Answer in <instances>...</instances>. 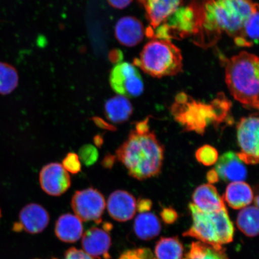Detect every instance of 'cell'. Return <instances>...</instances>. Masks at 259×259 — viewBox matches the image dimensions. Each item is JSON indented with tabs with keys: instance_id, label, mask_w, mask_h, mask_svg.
Segmentation results:
<instances>
[{
	"instance_id": "cell-13",
	"label": "cell",
	"mask_w": 259,
	"mask_h": 259,
	"mask_svg": "<svg viewBox=\"0 0 259 259\" xmlns=\"http://www.w3.org/2000/svg\"><path fill=\"white\" fill-rule=\"evenodd\" d=\"M111 226L105 223L103 229L93 227L87 230L82 235L83 251L94 259L111 258L109 250L111 247L112 240L109 231Z\"/></svg>"
},
{
	"instance_id": "cell-25",
	"label": "cell",
	"mask_w": 259,
	"mask_h": 259,
	"mask_svg": "<svg viewBox=\"0 0 259 259\" xmlns=\"http://www.w3.org/2000/svg\"><path fill=\"white\" fill-rule=\"evenodd\" d=\"M154 252L156 259H183V245L178 237H163L155 244Z\"/></svg>"
},
{
	"instance_id": "cell-24",
	"label": "cell",
	"mask_w": 259,
	"mask_h": 259,
	"mask_svg": "<svg viewBox=\"0 0 259 259\" xmlns=\"http://www.w3.org/2000/svg\"><path fill=\"white\" fill-rule=\"evenodd\" d=\"M183 259H229L222 245L206 244L200 241L192 242L190 250Z\"/></svg>"
},
{
	"instance_id": "cell-27",
	"label": "cell",
	"mask_w": 259,
	"mask_h": 259,
	"mask_svg": "<svg viewBox=\"0 0 259 259\" xmlns=\"http://www.w3.org/2000/svg\"><path fill=\"white\" fill-rule=\"evenodd\" d=\"M19 75L12 65L0 62V95H8L17 88Z\"/></svg>"
},
{
	"instance_id": "cell-40",
	"label": "cell",
	"mask_w": 259,
	"mask_h": 259,
	"mask_svg": "<svg viewBox=\"0 0 259 259\" xmlns=\"http://www.w3.org/2000/svg\"><path fill=\"white\" fill-rule=\"evenodd\" d=\"M95 142L97 146L101 147V145L103 144V138L100 136H96L95 138Z\"/></svg>"
},
{
	"instance_id": "cell-31",
	"label": "cell",
	"mask_w": 259,
	"mask_h": 259,
	"mask_svg": "<svg viewBox=\"0 0 259 259\" xmlns=\"http://www.w3.org/2000/svg\"><path fill=\"white\" fill-rule=\"evenodd\" d=\"M63 166L68 172L77 174L81 170V162L79 155L74 153H69L63 160Z\"/></svg>"
},
{
	"instance_id": "cell-7",
	"label": "cell",
	"mask_w": 259,
	"mask_h": 259,
	"mask_svg": "<svg viewBox=\"0 0 259 259\" xmlns=\"http://www.w3.org/2000/svg\"><path fill=\"white\" fill-rule=\"evenodd\" d=\"M204 2L196 0L189 5L183 3L147 36L170 40L180 39L198 33L203 19Z\"/></svg>"
},
{
	"instance_id": "cell-6",
	"label": "cell",
	"mask_w": 259,
	"mask_h": 259,
	"mask_svg": "<svg viewBox=\"0 0 259 259\" xmlns=\"http://www.w3.org/2000/svg\"><path fill=\"white\" fill-rule=\"evenodd\" d=\"M134 65L153 77L176 76L183 71V56L170 40L154 38L135 58Z\"/></svg>"
},
{
	"instance_id": "cell-1",
	"label": "cell",
	"mask_w": 259,
	"mask_h": 259,
	"mask_svg": "<svg viewBox=\"0 0 259 259\" xmlns=\"http://www.w3.org/2000/svg\"><path fill=\"white\" fill-rule=\"evenodd\" d=\"M138 122L116 151V157L127 168L129 176L142 181L158 176L164 160V147L148 124Z\"/></svg>"
},
{
	"instance_id": "cell-15",
	"label": "cell",
	"mask_w": 259,
	"mask_h": 259,
	"mask_svg": "<svg viewBox=\"0 0 259 259\" xmlns=\"http://www.w3.org/2000/svg\"><path fill=\"white\" fill-rule=\"evenodd\" d=\"M149 27L146 30L147 35L157 28L183 4V0H142Z\"/></svg>"
},
{
	"instance_id": "cell-11",
	"label": "cell",
	"mask_w": 259,
	"mask_h": 259,
	"mask_svg": "<svg viewBox=\"0 0 259 259\" xmlns=\"http://www.w3.org/2000/svg\"><path fill=\"white\" fill-rule=\"evenodd\" d=\"M41 189L52 196H59L70 189L69 172L59 163H51L42 168L39 175Z\"/></svg>"
},
{
	"instance_id": "cell-4",
	"label": "cell",
	"mask_w": 259,
	"mask_h": 259,
	"mask_svg": "<svg viewBox=\"0 0 259 259\" xmlns=\"http://www.w3.org/2000/svg\"><path fill=\"white\" fill-rule=\"evenodd\" d=\"M223 60L225 66L226 82L232 96L245 108L258 110V57L242 51L231 59Z\"/></svg>"
},
{
	"instance_id": "cell-8",
	"label": "cell",
	"mask_w": 259,
	"mask_h": 259,
	"mask_svg": "<svg viewBox=\"0 0 259 259\" xmlns=\"http://www.w3.org/2000/svg\"><path fill=\"white\" fill-rule=\"evenodd\" d=\"M106 205L104 196L93 187L77 191L72 197V208L81 221L100 224Z\"/></svg>"
},
{
	"instance_id": "cell-5",
	"label": "cell",
	"mask_w": 259,
	"mask_h": 259,
	"mask_svg": "<svg viewBox=\"0 0 259 259\" xmlns=\"http://www.w3.org/2000/svg\"><path fill=\"white\" fill-rule=\"evenodd\" d=\"M192 225L184 233L186 237L193 238L210 245H222L234 240V226L226 208L206 212L192 203L189 206Z\"/></svg>"
},
{
	"instance_id": "cell-37",
	"label": "cell",
	"mask_w": 259,
	"mask_h": 259,
	"mask_svg": "<svg viewBox=\"0 0 259 259\" xmlns=\"http://www.w3.org/2000/svg\"><path fill=\"white\" fill-rule=\"evenodd\" d=\"M93 119L95 124L100 128L108 130V131H115L116 128L114 126L110 125L102 118L95 117Z\"/></svg>"
},
{
	"instance_id": "cell-42",
	"label": "cell",
	"mask_w": 259,
	"mask_h": 259,
	"mask_svg": "<svg viewBox=\"0 0 259 259\" xmlns=\"http://www.w3.org/2000/svg\"><path fill=\"white\" fill-rule=\"evenodd\" d=\"M2 218V211H1V209H0V219H1Z\"/></svg>"
},
{
	"instance_id": "cell-10",
	"label": "cell",
	"mask_w": 259,
	"mask_h": 259,
	"mask_svg": "<svg viewBox=\"0 0 259 259\" xmlns=\"http://www.w3.org/2000/svg\"><path fill=\"white\" fill-rule=\"evenodd\" d=\"M259 119L257 114L241 119L237 125L238 142L241 151L238 156L244 163H258Z\"/></svg>"
},
{
	"instance_id": "cell-30",
	"label": "cell",
	"mask_w": 259,
	"mask_h": 259,
	"mask_svg": "<svg viewBox=\"0 0 259 259\" xmlns=\"http://www.w3.org/2000/svg\"><path fill=\"white\" fill-rule=\"evenodd\" d=\"M118 259H156L150 249L140 248L125 251Z\"/></svg>"
},
{
	"instance_id": "cell-41",
	"label": "cell",
	"mask_w": 259,
	"mask_h": 259,
	"mask_svg": "<svg viewBox=\"0 0 259 259\" xmlns=\"http://www.w3.org/2000/svg\"><path fill=\"white\" fill-rule=\"evenodd\" d=\"M254 204L255 206L257 207L258 206V196H256L254 197Z\"/></svg>"
},
{
	"instance_id": "cell-23",
	"label": "cell",
	"mask_w": 259,
	"mask_h": 259,
	"mask_svg": "<svg viewBox=\"0 0 259 259\" xmlns=\"http://www.w3.org/2000/svg\"><path fill=\"white\" fill-rule=\"evenodd\" d=\"M258 8L255 9L243 25L241 30L234 38L235 43L240 47H251L258 42Z\"/></svg>"
},
{
	"instance_id": "cell-16",
	"label": "cell",
	"mask_w": 259,
	"mask_h": 259,
	"mask_svg": "<svg viewBox=\"0 0 259 259\" xmlns=\"http://www.w3.org/2000/svg\"><path fill=\"white\" fill-rule=\"evenodd\" d=\"M214 169L219 179L225 182L244 181L247 177V170L244 162L233 151L223 154L216 162Z\"/></svg>"
},
{
	"instance_id": "cell-18",
	"label": "cell",
	"mask_w": 259,
	"mask_h": 259,
	"mask_svg": "<svg viewBox=\"0 0 259 259\" xmlns=\"http://www.w3.org/2000/svg\"><path fill=\"white\" fill-rule=\"evenodd\" d=\"M193 204L203 212H210L226 208L224 199L210 184L197 187L192 195Z\"/></svg>"
},
{
	"instance_id": "cell-32",
	"label": "cell",
	"mask_w": 259,
	"mask_h": 259,
	"mask_svg": "<svg viewBox=\"0 0 259 259\" xmlns=\"http://www.w3.org/2000/svg\"><path fill=\"white\" fill-rule=\"evenodd\" d=\"M160 216L162 220L167 225L174 224L178 219L177 210L171 207L163 208L160 212Z\"/></svg>"
},
{
	"instance_id": "cell-17",
	"label": "cell",
	"mask_w": 259,
	"mask_h": 259,
	"mask_svg": "<svg viewBox=\"0 0 259 259\" xmlns=\"http://www.w3.org/2000/svg\"><path fill=\"white\" fill-rule=\"evenodd\" d=\"M145 33L143 24L134 16H125L119 19L115 25L116 38L125 47L137 46L143 39Z\"/></svg>"
},
{
	"instance_id": "cell-36",
	"label": "cell",
	"mask_w": 259,
	"mask_h": 259,
	"mask_svg": "<svg viewBox=\"0 0 259 259\" xmlns=\"http://www.w3.org/2000/svg\"><path fill=\"white\" fill-rule=\"evenodd\" d=\"M122 54L121 51L113 50L109 54V58L112 63H119L122 60Z\"/></svg>"
},
{
	"instance_id": "cell-21",
	"label": "cell",
	"mask_w": 259,
	"mask_h": 259,
	"mask_svg": "<svg viewBox=\"0 0 259 259\" xmlns=\"http://www.w3.org/2000/svg\"><path fill=\"white\" fill-rule=\"evenodd\" d=\"M161 225L159 219L154 213L141 212L136 218L134 231L136 235L142 241H150L160 234Z\"/></svg>"
},
{
	"instance_id": "cell-22",
	"label": "cell",
	"mask_w": 259,
	"mask_h": 259,
	"mask_svg": "<svg viewBox=\"0 0 259 259\" xmlns=\"http://www.w3.org/2000/svg\"><path fill=\"white\" fill-rule=\"evenodd\" d=\"M134 108L127 97L120 95L107 100L105 113L109 121L116 124L127 121L132 115Z\"/></svg>"
},
{
	"instance_id": "cell-14",
	"label": "cell",
	"mask_w": 259,
	"mask_h": 259,
	"mask_svg": "<svg viewBox=\"0 0 259 259\" xmlns=\"http://www.w3.org/2000/svg\"><path fill=\"white\" fill-rule=\"evenodd\" d=\"M110 216L116 221L131 220L137 211V201L131 193L125 190H116L111 194L107 202Z\"/></svg>"
},
{
	"instance_id": "cell-2",
	"label": "cell",
	"mask_w": 259,
	"mask_h": 259,
	"mask_svg": "<svg viewBox=\"0 0 259 259\" xmlns=\"http://www.w3.org/2000/svg\"><path fill=\"white\" fill-rule=\"evenodd\" d=\"M257 8L258 5L252 0H206L195 43L201 47L212 46L223 32L234 38Z\"/></svg>"
},
{
	"instance_id": "cell-26",
	"label": "cell",
	"mask_w": 259,
	"mask_h": 259,
	"mask_svg": "<svg viewBox=\"0 0 259 259\" xmlns=\"http://www.w3.org/2000/svg\"><path fill=\"white\" fill-rule=\"evenodd\" d=\"M258 209L255 206L241 209L236 219L238 228L248 237H255L258 234Z\"/></svg>"
},
{
	"instance_id": "cell-19",
	"label": "cell",
	"mask_w": 259,
	"mask_h": 259,
	"mask_svg": "<svg viewBox=\"0 0 259 259\" xmlns=\"http://www.w3.org/2000/svg\"><path fill=\"white\" fill-rule=\"evenodd\" d=\"M83 228L82 221L75 215L65 213L57 220L55 233L60 241L75 242L82 237Z\"/></svg>"
},
{
	"instance_id": "cell-39",
	"label": "cell",
	"mask_w": 259,
	"mask_h": 259,
	"mask_svg": "<svg viewBox=\"0 0 259 259\" xmlns=\"http://www.w3.org/2000/svg\"><path fill=\"white\" fill-rule=\"evenodd\" d=\"M115 156L112 155H107L102 162L103 166L106 168H112L115 163Z\"/></svg>"
},
{
	"instance_id": "cell-29",
	"label": "cell",
	"mask_w": 259,
	"mask_h": 259,
	"mask_svg": "<svg viewBox=\"0 0 259 259\" xmlns=\"http://www.w3.org/2000/svg\"><path fill=\"white\" fill-rule=\"evenodd\" d=\"M98 157V151L92 145H84L79 150V159L86 166H89L95 164Z\"/></svg>"
},
{
	"instance_id": "cell-9",
	"label": "cell",
	"mask_w": 259,
	"mask_h": 259,
	"mask_svg": "<svg viewBox=\"0 0 259 259\" xmlns=\"http://www.w3.org/2000/svg\"><path fill=\"white\" fill-rule=\"evenodd\" d=\"M109 82L112 89L119 95L134 98L141 96L144 85L140 73L135 65L119 63L111 70Z\"/></svg>"
},
{
	"instance_id": "cell-20",
	"label": "cell",
	"mask_w": 259,
	"mask_h": 259,
	"mask_svg": "<svg viewBox=\"0 0 259 259\" xmlns=\"http://www.w3.org/2000/svg\"><path fill=\"white\" fill-rule=\"evenodd\" d=\"M228 205L234 209H240L248 206L254 199L253 192L248 184L239 181L229 184L224 195Z\"/></svg>"
},
{
	"instance_id": "cell-3",
	"label": "cell",
	"mask_w": 259,
	"mask_h": 259,
	"mask_svg": "<svg viewBox=\"0 0 259 259\" xmlns=\"http://www.w3.org/2000/svg\"><path fill=\"white\" fill-rule=\"evenodd\" d=\"M232 103L223 93L209 104L196 101L185 93H180L171 106L176 120L187 131L203 135L209 125L218 127L228 119Z\"/></svg>"
},
{
	"instance_id": "cell-38",
	"label": "cell",
	"mask_w": 259,
	"mask_h": 259,
	"mask_svg": "<svg viewBox=\"0 0 259 259\" xmlns=\"http://www.w3.org/2000/svg\"><path fill=\"white\" fill-rule=\"evenodd\" d=\"M206 179L209 184H212L219 182V178L215 169L210 170L206 175Z\"/></svg>"
},
{
	"instance_id": "cell-34",
	"label": "cell",
	"mask_w": 259,
	"mask_h": 259,
	"mask_svg": "<svg viewBox=\"0 0 259 259\" xmlns=\"http://www.w3.org/2000/svg\"><path fill=\"white\" fill-rule=\"evenodd\" d=\"M153 206L151 200L148 199H141L137 202V210L139 213L149 212Z\"/></svg>"
},
{
	"instance_id": "cell-33",
	"label": "cell",
	"mask_w": 259,
	"mask_h": 259,
	"mask_svg": "<svg viewBox=\"0 0 259 259\" xmlns=\"http://www.w3.org/2000/svg\"><path fill=\"white\" fill-rule=\"evenodd\" d=\"M64 259H94L83 250L72 247L65 252Z\"/></svg>"
},
{
	"instance_id": "cell-35",
	"label": "cell",
	"mask_w": 259,
	"mask_h": 259,
	"mask_svg": "<svg viewBox=\"0 0 259 259\" xmlns=\"http://www.w3.org/2000/svg\"><path fill=\"white\" fill-rule=\"evenodd\" d=\"M112 7L117 9H124L131 4L133 0H107Z\"/></svg>"
},
{
	"instance_id": "cell-12",
	"label": "cell",
	"mask_w": 259,
	"mask_h": 259,
	"mask_svg": "<svg viewBox=\"0 0 259 259\" xmlns=\"http://www.w3.org/2000/svg\"><path fill=\"white\" fill-rule=\"evenodd\" d=\"M50 220V215L44 207L35 203L28 204L21 210L18 222L15 223L13 231L39 234L47 228Z\"/></svg>"
},
{
	"instance_id": "cell-28",
	"label": "cell",
	"mask_w": 259,
	"mask_h": 259,
	"mask_svg": "<svg viewBox=\"0 0 259 259\" xmlns=\"http://www.w3.org/2000/svg\"><path fill=\"white\" fill-rule=\"evenodd\" d=\"M196 157L200 163L209 166L218 161L219 153L218 150L212 146L205 145L196 151Z\"/></svg>"
}]
</instances>
